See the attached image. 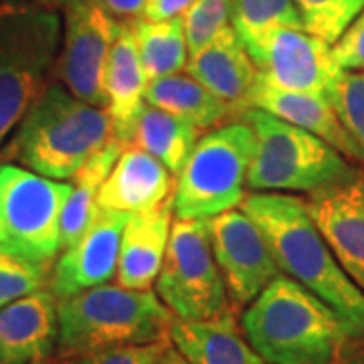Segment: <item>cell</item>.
Wrapping results in <instances>:
<instances>
[{
    "label": "cell",
    "instance_id": "obj_29",
    "mask_svg": "<svg viewBox=\"0 0 364 364\" xmlns=\"http://www.w3.org/2000/svg\"><path fill=\"white\" fill-rule=\"evenodd\" d=\"M304 28L334 45L346 26L360 14L364 0H294Z\"/></svg>",
    "mask_w": 364,
    "mask_h": 364
},
{
    "label": "cell",
    "instance_id": "obj_37",
    "mask_svg": "<svg viewBox=\"0 0 364 364\" xmlns=\"http://www.w3.org/2000/svg\"><path fill=\"white\" fill-rule=\"evenodd\" d=\"M18 2H31V4H41V6H51V9H65L71 0H18Z\"/></svg>",
    "mask_w": 364,
    "mask_h": 364
},
{
    "label": "cell",
    "instance_id": "obj_8",
    "mask_svg": "<svg viewBox=\"0 0 364 364\" xmlns=\"http://www.w3.org/2000/svg\"><path fill=\"white\" fill-rule=\"evenodd\" d=\"M154 286L162 304L181 320L237 312L213 253L207 219H174Z\"/></svg>",
    "mask_w": 364,
    "mask_h": 364
},
{
    "label": "cell",
    "instance_id": "obj_31",
    "mask_svg": "<svg viewBox=\"0 0 364 364\" xmlns=\"http://www.w3.org/2000/svg\"><path fill=\"white\" fill-rule=\"evenodd\" d=\"M168 344L170 340H162V342H152V344L107 348V350L57 358V364H154Z\"/></svg>",
    "mask_w": 364,
    "mask_h": 364
},
{
    "label": "cell",
    "instance_id": "obj_19",
    "mask_svg": "<svg viewBox=\"0 0 364 364\" xmlns=\"http://www.w3.org/2000/svg\"><path fill=\"white\" fill-rule=\"evenodd\" d=\"M148 77L144 71L136 37L130 23H119L116 41L107 55L104 71L105 109L114 122L116 138L124 144L132 142L136 117L146 104Z\"/></svg>",
    "mask_w": 364,
    "mask_h": 364
},
{
    "label": "cell",
    "instance_id": "obj_32",
    "mask_svg": "<svg viewBox=\"0 0 364 364\" xmlns=\"http://www.w3.org/2000/svg\"><path fill=\"white\" fill-rule=\"evenodd\" d=\"M332 55L340 69L364 71V9L332 45Z\"/></svg>",
    "mask_w": 364,
    "mask_h": 364
},
{
    "label": "cell",
    "instance_id": "obj_11",
    "mask_svg": "<svg viewBox=\"0 0 364 364\" xmlns=\"http://www.w3.org/2000/svg\"><path fill=\"white\" fill-rule=\"evenodd\" d=\"M207 225L229 299L241 312L282 269L275 263L267 237L243 208L215 215L207 219Z\"/></svg>",
    "mask_w": 364,
    "mask_h": 364
},
{
    "label": "cell",
    "instance_id": "obj_36",
    "mask_svg": "<svg viewBox=\"0 0 364 364\" xmlns=\"http://www.w3.org/2000/svg\"><path fill=\"white\" fill-rule=\"evenodd\" d=\"M154 364H191V363H188V360L182 356L181 352L172 346V342H170L168 346L164 348V352L158 356V360Z\"/></svg>",
    "mask_w": 364,
    "mask_h": 364
},
{
    "label": "cell",
    "instance_id": "obj_3",
    "mask_svg": "<svg viewBox=\"0 0 364 364\" xmlns=\"http://www.w3.org/2000/svg\"><path fill=\"white\" fill-rule=\"evenodd\" d=\"M241 330L267 364H330L348 336L338 314L286 273L243 308Z\"/></svg>",
    "mask_w": 364,
    "mask_h": 364
},
{
    "label": "cell",
    "instance_id": "obj_33",
    "mask_svg": "<svg viewBox=\"0 0 364 364\" xmlns=\"http://www.w3.org/2000/svg\"><path fill=\"white\" fill-rule=\"evenodd\" d=\"M100 4L117 23H136L144 18L148 0H100Z\"/></svg>",
    "mask_w": 364,
    "mask_h": 364
},
{
    "label": "cell",
    "instance_id": "obj_17",
    "mask_svg": "<svg viewBox=\"0 0 364 364\" xmlns=\"http://www.w3.org/2000/svg\"><path fill=\"white\" fill-rule=\"evenodd\" d=\"M186 73L196 77L208 91L241 114L249 107L251 91L259 71L231 25L221 31L200 51L188 57Z\"/></svg>",
    "mask_w": 364,
    "mask_h": 364
},
{
    "label": "cell",
    "instance_id": "obj_2",
    "mask_svg": "<svg viewBox=\"0 0 364 364\" xmlns=\"http://www.w3.org/2000/svg\"><path fill=\"white\" fill-rule=\"evenodd\" d=\"M114 138V122L105 107L79 100L53 79L2 146L0 158L47 178L71 181Z\"/></svg>",
    "mask_w": 364,
    "mask_h": 364
},
{
    "label": "cell",
    "instance_id": "obj_18",
    "mask_svg": "<svg viewBox=\"0 0 364 364\" xmlns=\"http://www.w3.org/2000/svg\"><path fill=\"white\" fill-rule=\"evenodd\" d=\"M174 223V198L162 207L128 217L122 233L116 284L128 289H152L162 269Z\"/></svg>",
    "mask_w": 364,
    "mask_h": 364
},
{
    "label": "cell",
    "instance_id": "obj_39",
    "mask_svg": "<svg viewBox=\"0 0 364 364\" xmlns=\"http://www.w3.org/2000/svg\"><path fill=\"white\" fill-rule=\"evenodd\" d=\"M0 241H4V231H2V223H0Z\"/></svg>",
    "mask_w": 364,
    "mask_h": 364
},
{
    "label": "cell",
    "instance_id": "obj_28",
    "mask_svg": "<svg viewBox=\"0 0 364 364\" xmlns=\"http://www.w3.org/2000/svg\"><path fill=\"white\" fill-rule=\"evenodd\" d=\"M328 100L364 166V71H340L328 90Z\"/></svg>",
    "mask_w": 364,
    "mask_h": 364
},
{
    "label": "cell",
    "instance_id": "obj_34",
    "mask_svg": "<svg viewBox=\"0 0 364 364\" xmlns=\"http://www.w3.org/2000/svg\"><path fill=\"white\" fill-rule=\"evenodd\" d=\"M196 0H148L144 18L148 21H168L186 13Z\"/></svg>",
    "mask_w": 364,
    "mask_h": 364
},
{
    "label": "cell",
    "instance_id": "obj_6",
    "mask_svg": "<svg viewBox=\"0 0 364 364\" xmlns=\"http://www.w3.org/2000/svg\"><path fill=\"white\" fill-rule=\"evenodd\" d=\"M241 117L255 134V154L247 172V188L253 193L312 195L356 166L322 138L259 107H247Z\"/></svg>",
    "mask_w": 364,
    "mask_h": 364
},
{
    "label": "cell",
    "instance_id": "obj_7",
    "mask_svg": "<svg viewBox=\"0 0 364 364\" xmlns=\"http://www.w3.org/2000/svg\"><path fill=\"white\" fill-rule=\"evenodd\" d=\"M255 154V134L243 117L207 130L176 176L174 217L210 219L241 205Z\"/></svg>",
    "mask_w": 364,
    "mask_h": 364
},
{
    "label": "cell",
    "instance_id": "obj_22",
    "mask_svg": "<svg viewBox=\"0 0 364 364\" xmlns=\"http://www.w3.org/2000/svg\"><path fill=\"white\" fill-rule=\"evenodd\" d=\"M144 100L150 105L184 117L200 132L239 117L231 105L219 100L191 73H174L148 81Z\"/></svg>",
    "mask_w": 364,
    "mask_h": 364
},
{
    "label": "cell",
    "instance_id": "obj_38",
    "mask_svg": "<svg viewBox=\"0 0 364 364\" xmlns=\"http://www.w3.org/2000/svg\"><path fill=\"white\" fill-rule=\"evenodd\" d=\"M33 364H53V363H51V358H49V360H37V363H33Z\"/></svg>",
    "mask_w": 364,
    "mask_h": 364
},
{
    "label": "cell",
    "instance_id": "obj_9",
    "mask_svg": "<svg viewBox=\"0 0 364 364\" xmlns=\"http://www.w3.org/2000/svg\"><path fill=\"white\" fill-rule=\"evenodd\" d=\"M71 182L0 162V223L4 243L53 265L61 253V215Z\"/></svg>",
    "mask_w": 364,
    "mask_h": 364
},
{
    "label": "cell",
    "instance_id": "obj_23",
    "mask_svg": "<svg viewBox=\"0 0 364 364\" xmlns=\"http://www.w3.org/2000/svg\"><path fill=\"white\" fill-rule=\"evenodd\" d=\"M126 144L122 140H109L75 172L71 178V195L67 198L61 215V251L73 245L97 215L100 188L116 164Z\"/></svg>",
    "mask_w": 364,
    "mask_h": 364
},
{
    "label": "cell",
    "instance_id": "obj_13",
    "mask_svg": "<svg viewBox=\"0 0 364 364\" xmlns=\"http://www.w3.org/2000/svg\"><path fill=\"white\" fill-rule=\"evenodd\" d=\"M308 207L338 263L364 291V166L308 195Z\"/></svg>",
    "mask_w": 364,
    "mask_h": 364
},
{
    "label": "cell",
    "instance_id": "obj_10",
    "mask_svg": "<svg viewBox=\"0 0 364 364\" xmlns=\"http://www.w3.org/2000/svg\"><path fill=\"white\" fill-rule=\"evenodd\" d=\"M119 23L100 0H71L63 9V39L53 69L75 97L105 107L104 71Z\"/></svg>",
    "mask_w": 364,
    "mask_h": 364
},
{
    "label": "cell",
    "instance_id": "obj_20",
    "mask_svg": "<svg viewBox=\"0 0 364 364\" xmlns=\"http://www.w3.org/2000/svg\"><path fill=\"white\" fill-rule=\"evenodd\" d=\"M249 107H259L287 124H294L301 130L310 132L330 144L332 148H336L342 156L358 164L356 150L352 146L350 138L342 128L334 107L324 93L277 90L257 77V83L249 97Z\"/></svg>",
    "mask_w": 364,
    "mask_h": 364
},
{
    "label": "cell",
    "instance_id": "obj_26",
    "mask_svg": "<svg viewBox=\"0 0 364 364\" xmlns=\"http://www.w3.org/2000/svg\"><path fill=\"white\" fill-rule=\"evenodd\" d=\"M231 26L247 49L273 28H304V23L294 0H231Z\"/></svg>",
    "mask_w": 364,
    "mask_h": 364
},
{
    "label": "cell",
    "instance_id": "obj_12",
    "mask_svg": "<svg viewBox=\"0 0 364 364\" xmlns=\"http://www.w3.org/2000/svg\"><path fill=\"white\" fill-rule=\"evenodd\" d=\"M259 81L287 91L328 93L340 75L332 45L306 28L279 26L247 47Z\"/></svg>",
    "mask_w": 364,
    "mask_h": 364
},
{
    "label": "cell",
    "instance_id": "obj_4",
    "mask_svg": "<svg viewBox=\"0 0 364 364\" xmlns=\"http://www.w3.org/2000/svg\"><path fill=\"white\" fill-rule=\"evenodd\" d=\"M57 358L170 340L174 314L152 289L104 284L57 299Z\"/></svg>",
    "mask_w": 364,
    "mask_h": 364
},
{
    "label": "cell",
    "instance_id": "obj_27",
    "mask_svg": "<svg viewBox=\"0 0 364 364\" xmlns=\"http://www.w3.org/2000/svg\"><path fill=\"white\" fill-rule=\"evenodd\" d=\"M53 265L0 241V308L49 286Z\"/></svg>",
    "mask_w": 364,
    "mask_h": 364
},
{
    "label": "cell",
    "instance_id": "obj_24",
    "mask_svg": "<svg viewBox=\"0 0 364 364\" xmlns=\"http://www.w3.org/2000/svg\"><path fill=\"white\" fill-rule=\"evenodd\" d=\"M198 134L200 130L184 117L146 102L136 117L130 144L156 156L174 176H178L195 150Z\"/></svg>",
    "mask_w": 364,
    "mask_h": 364
},
{
    "label": "cell",
    "instance_id": "obj_1",
    "mask_svg": "<svg viewBox=\"0 0 364 364\" xmlns=\"http://www.w3.org/2000/svg\"><path fill=\"white\" fill-rule=\"evenodd\" d=\"M269 241L282 273L338 314L348 336L364 334V291L344 272L314 221L308 200L291 193H247L241 205Z\"/></svg>",
    "mask_w": 364,
    "mask_h": 364
},
{
    "label": "cell",
    "instance_id": "obj_30",
    "mask_svg": "<svg viewBox=\"0 0 364 364\" xmlns=\"http://www.w3.org/2000/svg\"><path fill=\"white\" fill-rule=\"evenodd\" d=\"M182 23L191 57L231 25V0H196L182 14Z\"/></svg>",
    "mask_w": 364,
    "mask_h": 364
},
{
    "label": "cell",
    "instance_id": "obj_35",
    "mask_svg": "<svg viewBox=\"0 0 364 364\" xmlns=\"http://www.w3.org/2000/svg\"><path fill=\"white\" fill-rule=\"evenodd\" d=\"M330 364H364V334L346 336Z\"/></svg>",
    "mask_w": 364,
    "mask_h": 364
},
{
    "label": "cell",
    "instance_id": "obj_16",
    "mask_svg": "<svg viewBox=\"0 0 364 364\" xmlns=\"http://www.w3.org/2000/svg\"><path fill=\"white\" fill-rule=\"evenodd\" d=\"M174 178L156 156L126 144L100 188L97 207L126 215L154 210L174 198Z\"/></svg>",
    "mask_w": 364,
    "mask_h": 364
},
{
    "label": "cell",
    "instance_id": "obj_5",
    "mask_svg": "<svg viewBox=\"0 0 364 364\" xmlns=\"http://www.w3.org/2000/svg\"><path fill=\"white\" fill-rule=\"evenodd\" d=\"M61 39L59 9L0 0V150L47 87Z\"/></svg>",
    "mask_w": 364,
    "mask_h": 364
},
{
    "label": "cell",
    "instance_id": "obj_21",
    "mask_svg": "<svg viewBox=\"0 0 364 364\" xmlns=\"http://www.w3.org/2000/svg\"><path fill=\"white\" fill-rule=\"evenodd\" d=\"M170 342L191 364H267L237 324V312L170 326Z\"/></svg>",
    "mask_w": 364,
    "mask_h": 364
},
{
    "label": "cell",
    "instance_id": "obj_15",
    "mask_svg": "<svg viewBox=\"0 0 364 364\" xmlns=\"http://www.w3.org/2000/svg\"><path fill=\"white\" fill-rule=\"evenodd\" d=\"M57 298L47 287L0 308V364L49 360L57 350Z\"/></svg>",
    "mask_w": 364,
    "mask_h": 364
},
{
    "label": "cell",
    "instance_id": "obj_14",
    "mask_svg": "<svg viewBox=\"0 0 364 364\" xmlns=\"http://www.w3.org/2000/svg\"><path fill=\"white\" fill-rule=\"evenodd\" d=\"M126 213L100 208L87 231L61 251L49 277V289L57 299L75 296L90 287L104 286L116 277Z\"/></svg>",
    "mask_w": 364,
    "mask_h": 364
},
{
    "label": "cell",
    "instance_id": "obj_25",
    "mask_svg": "<svg viewBox=\"0 0 364 364\" xmlns=\"http://www.w3.org/2000/svg\"><path fill=\"white\" fill-rule=\"evenodd\" d=\"M138 57L148 81L181 73L188 63V45L184 35L182 16L168 21H148L140 18L130 23Z\"/></svg>",
    "mask_w": 364,
    "mask_h": 364
}]
</instances>
